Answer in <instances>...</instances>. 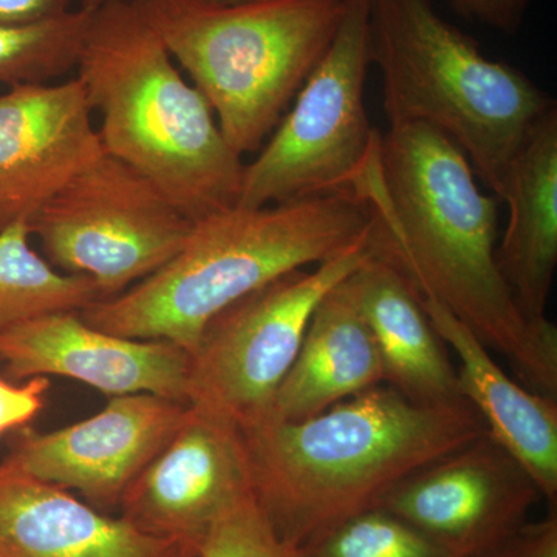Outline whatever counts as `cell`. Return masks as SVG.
Segmentation results:
<instances>
[{
	"label": "cell",
	"instance_id": "cell-28",
	"mask_svg": "<svg viewBox=\"0 0 557 557\" xmlns=\"http://www.w3.org/2000/svg\"><path fill=\"white\" fill-rule=\"evenodd\" d=\"M209 3H214V5H240V3H249V2H259V0H207Z\"/></svg>",
	"mask_w": 557,
	"mask_h": 557
},
{
	"label": "cell",
	"instance_id": "cell-17",
	"mask_svg": "<svg viewBox=\"0 0 557 557\" xmlns=\"http://www.w3.org/2000/svg\"><path fill=\"white\" fill-rule=\"evenodd\" d=\"M500 200L509 219L496 251L498 270L528 318H547L557 265V104L520 143Z\"/></svg>",
	"mask_w": 557,
	"mask_h": 557
},
{
	"label": "cell",
	"instance_id": "cell-16",
	"mask_svg": "<svg viewBox=\"0 0 557 557\" xmlns=\"http://www.w3.org/2000/svg\"><path fill=\"white\" fill-rule=\"evenodd\" d=\"M412 288L435 332L456 354L461 395L478 410L487 434L518 458L542 498L556 508V398L516 383L491 357L490 348L448 307L429 293Z\"/></svg>",
	"mask_w": 557,
	"mask_h": 557
},
{
	"label": "cell",
	"instance_id": "cell-3",
	"mask_svg": "<svg viewBox=\"0 0 557 557\" xmlns=\"http://www.w3.org/2000/svg\"><path fill=\"white\" fill-rule=\"evenodd\" d=\"M78 78L102 149L152 180L194 222L239 205L245 163L132 0L90 11Z\"/></svg>",
	"mask_w": 557,
	"mask_h": 557
},
{
	"label": "cell",
	"instance_id": "cell-10",
	"mask_svg": "<svg viewBox=\"0 0 557 557\" xmlns=\"http://www.w3.org/2000/svg\"><path fill=\"white\" fill-rule=\"evenodd\" d=\"M541 498L518 458L486 432L399 480L376 507L453 556L478 557L522 527Z\"/></svg>",
	"mask_w": 557,
	"mask_h": 557
},
{
	"label": "cell",
	"instance_id": "cell-2",
	"mask_svg": "<svg viewBox=\"0 0 557 557\" xmlns=\"http://www.w3.org/2000/svg\"><path fill=\"white\" fill-rule=\"evenodd\" d=\"M242 432L260 508L278 537L299 548L487 431L469 403L418 405L380 384L317 416L270 418Z\"/></svg>",
	"mask_w": 557,
	"mask_h": 557
},
{
	"label": "cell",
	"instance_id": "cell-19",
	"mask_svg": "<svg viewBox=\"0 0 557 557\" xmlns=\"http://www.w3.org/2000/svg\"><path fill=\"white\" fill-rule=\"evenodd\" d=\"M350 276L330 289L311 314L295 364L274 398V420H304L384 384L379 346Z\"/></svg>",
	"mask_w": 557,
	"mask_h": 557
},
{
	"label": "cell",
	"instance_id": "cell-27",
	"mask_svg": "<svg viewBox=\"0 0 557 557\" xmlns=\"http://www.w3.org/2000/svg\"><path fill=\"white\" fill-rule=\"evenodd\" d=\"M72 0H0V25H27L70 11Z\"/></svg>",
	"mask_w": 557,
	"mask_h": 557
},
{
	"label": "cell",
	"instance_id": "cell-5",
	"mask_svg": "<svg viewBox=\"0 0 557 557\" xmlns=\"http://www.w3.org/2000/svg\"><path fill=\"white\" fill-rule=\"evenodd\" d=\"M369 22L388 126L435 127L500 200L520 143L556 101L522 70L486 58L432 0H369Z\"/></svg>",
	"mask_w": 557,
	"mask_h": 557
},
{
	"label": "cell",
	"instance_id": "cell-12",
	"mask_svg": "<svg viewBox=\"0 0 557 557\" xmlns=\"http://www.w3.org/2000/svg\"><path fill=\"white\" fill-rule=\"evenodd\" d=\"M189 405L150 394L110 397L97 416L60 431H24L5 463L33 478L78 491L110 511L182 426Z\"/></svg>",
	"mask_w": 557,
	"mask_h": 557
},
{
	"label": "cell",
	"instance_id": "cell-8",
	"mask_svg": "<svg viewBox=\"0 0 557 557\" xmlns=\"http://www.w3.org/2000/svg\"><path fill=\"white\" fill-rule=\"evenodd\" d=\"M194 225L152 180L106 152L28 222L51 265L89 277L100 299L115 298L166 265Z\"/></svg>",
	"mask_w": 557,
	"mask_h": 557
},
{
	"label": "cell",
	"instance_id": "cell-22",
	"mask_svg": "<svg viewBox=\"0 0 557 557\" xmlns=\"http://www.w3.org/2000/svg\"><path fill=\"white\" fill-rule=\"evenodd\" d=\"M298 557H456L383 508L330 527L298 548Z\"/></svg>",
	"mask_w": 557,
	"mask_h": 557
},
{
	"label": "cell",
	"instance_id": "cell-6",
	"mask_svg": "<svg viewBox=\"0 0 557 557\" xmlns=\"http://www.w3.org/2000/svg\"><path fill=\"white\" fill-rule=\"evenodd\" d=\"M239 156L258 152L338 30L346 0H132Z\"/></svg>",
	"mask_w": 557,
	"mask_h": 557
},
{
	"label": "cell",
	"instance_id": "cell-4",
	"mask_svg": "<svg viewBox=\"0 0 557 557\" xmlns=\"http://www.w3.org/2000/svg\"><path fill=\"white\" fill-rule=\"evenodd\" d=\"M370 233L368 205L350 194L236 207L196 222L166 265L79 314L110 335L168 341L193 354L208 322L231 304L282 274L343 255Z\"/></svg>",
	"mask_w": 557,
	"mask_h": 557
},
{
	"label": "cell",
	"instance_id": "cell-14",
	"mask_svg": "<svg viewBox=\"0 0 557 557\" xmlns=\"http://www.w3.org/2000/svg\"><path fill=\"white\" fill-rule=\"evenodd\" d=\"M78 78L0 94V231L33 215L104 153Z\"/></svg>",
	"mask_w": 557,
	"mask_h": 557
},
{
	"label": "cell",
	"instance_id": "cell-11",
	"mask_svg": "<svg viewBox=\"0 0 557 557\" xmlns=\"http://www.w3.org/2000/svg\"><path fill=\"white\" fill-rule=\"evenodd\" d=\"M255 494L242 429L189 406L182 426L127 487L120 516L153 536L203 544L226 512Z\"/></svg>",
	"mask_w": 557,
	"mask_h": 557
},
{
	"label": "cell",
	"instance_id": "cell-1",
	"mask_svg": "<svg viewBox=\"0 0 557 557\" xmlns=\"http://www.w3.org/2000/svg\"><path fill=\"white\" fill-rule=\"evenodd\" d=\"M355 196L372 215L373 251L556 398L557 327L528 318L502 276L498 199L482 193L467 156L429 124H391Z\"/></svg>",
	"mask_w": 557,
	"mask_h": 557
},
{
	"label": "cell",
	"instance_id": "cell-26",
	"mask_svg": "<svg viewBox=\"0 0 557 557\" xmlns=\"http://www.w3.org/2000/svg\"><path fill=\"white\" fill-rule=\"evenodd\" d=\"M533 0H450L457 14L504 35H516L525 22Z\"/></svg>",
	"mask_w": 557,
	"mask_h": 557
},
{
	"label": "cell",
	"instance_id": "cell-20",
	"mask_svg": "<svg viewBox=\"0 0 557 557\" xmlns=\"http://www.w3.org/2000/svg\"><path fill=\"white\" fill-rule=\"evenodd\" d=\"M30 237L27 222L0 231V330L54 311H81L100 299L89 277L54 270Z\"/></svg>",
	"mask_w": 557,
	"mask_h": 557
},
{
	"label": "cell",
	"instance_id": "cell-23",
	"mask_svg": "<svg viewBox=\"0 0 557 557\" xmlns=\"http://www.w3.org/2000/svg\"><path fill=\"white\" fill-rule=\"evenodd\" d=\"M200 557H298V548L278 537L251 494L211 528Z\"/></svg>",
	"mask_w": 557,
	"mask_h": 557
},
{
	"label": "cell",
	"instance_id": "cell-21",
	"mask_svg": "<svg viewBox=\"0 0 557 557\" xmlns=\"http://www.w3.org/2000/svg\"><path fill=\"white\" fill-rule=\"evenodd\" d=\"M90 11L27 25H0V84H47L78 64Z\"/></svg>",
	"mask_w": 557,
	"mask_h": 557
},
{
	"label": "cell",
	"instance_id": "cell-13",
	"mask_svg": "<svg viewBox=\"0 0 557 557\" xmlns=\"http://www.w3.org/2000/svg\"><path fill=\"white\" fill-rule=\"evenodd\" d=\"M189 351L91 327L79 311H54L0 330V362L11 381L64 376L109 397L150 394L188 405Z\"/></svg>",
	"mask_w": 557,
	"mask_h": 557
},
{
	"label": "cell",
	"instance_id": "cell-18",
	"mask_svg": "<svg viewBox=\"0 0 557 557\" xmlns=\"http://www.w3.org/2000/svg\"><path fill=\"white\" fill-rule=\"evenodd\" d=\"M359 309L379 346L384 384L424 406L468 403L448 346L431 324L401 271L373 251L351 273Z\"/></svg>",
	"mask_w": 557,
	"mask_h": 557
},
{
	"label": "cell",
	"instance_id": "cell-9",
	"mask_svg": "<svg viewBox=\"0 0 557 557\" xmlns=\"http://www.w3.org/2000/svg\"><path fill=\"white\" fill-rule=\"evenodd\" d=\"M370 255V237L317 269L293 270L211 319L189 361L188 405L245 429L270 420L311 314Z\"/></svg>",
	"mask_w": 557,
	"mask_h": 557
},
{
	"label": "cell",
	"instance_id": "cell-7",
	"mask_svg": "<svg viewBox=\"0 0 557 557\" xmlns=\"http://www.w3.org/2000/svg\"><path fill=\"white\" fill-rule=\"evenodd\" d=\"M370 65L369 0H346L335 38L300 87L295 106L256 160L245 164L237 207L355 196L381 145L366 109Z\"/></svg>",
	"mask_w": 557,
	"mask_h": 557
},
{
	"label": "cell",
	"instance_id": "cell-24",
	"mask_svg": "<svg viewBox=\"0 0 557 557\" xmlns=\"http://www.w3.org/2000/svg\"><path fill=\"white\" fill-rule=\"evenodd\" d=\"M50 384L49 376H33L24 384L0 376V437L28 426L42 412Z\"/></svg>",
	"mask_w": 557,
	"mask_h": 557
},
{
	"label": "cell",
	"instance_id": "cell-29",
	"mask_svg": "<svg viewBox=\"0 0 557 557\" xmlns=\"http://www.w3.org/2000/svg\"><path fill=\"white\" fill-rule=\"evenodd\" d=\"M102 2H104V0H83L81 9L91 11L100 7Z\"/></svg>",
	"mask_w": 557,
	"mask_h": 557
},
{
	"label": "cell",
	"instance_id": "cell-25",
	"mask_svg": "<svg viewBox=\"0 0 557 557\" xmlns=\"http://www.w3.org/2000/svg\"><path fill=\"white\" fill-rule=\"evenodd\" d=\"M478 557H557L556 512L541 522H525L511 536Z\"/></svg>",
	"mask_w": 557,
	"mask_h": 557
},
{
	"label": "cell",
	"instance_id": "cell-15",
	"mask_svg": "<svg viewBox=\"0 0 557 557\" xmlns=\"http://www.w3.org/2000/svg\"><path fill=\"white\" fill-rule=\"evenodd\" d=\"M200 545L153 536L0 463V557H200Z\"/></svg>",
	"mask_w": 557,
	"mask_h": 557
}]
</instances>
